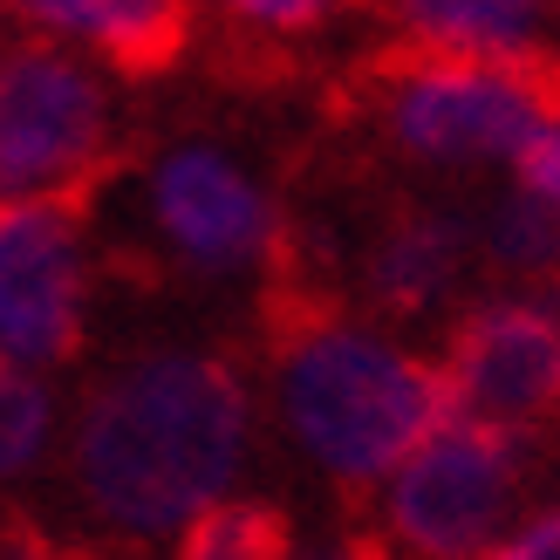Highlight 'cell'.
<instances>
[{"mask_svg": "<svg viewBox=\"0 0 560 560\" xmlns=\"http://www.w3.org/2000/svg\"><path fill=\"white\" fill-rule=\"evenodd\" d=\"M486 254L520 280H553L560 273V212L526 199V191L499 199L486 212Z\"/></svg>", "mask_w": 560, "mask_h": 560, "instance_id": "cell-12", "label": "cell"}, {"mask_svg": "<svg viewBox=\"0 0 560 560\" xmlns=\"http://www.w3.org/2000/svg\"><path fill=\"white\" fill-rule=\"evenodd\" d=\"M219 8L246 27H267V35H294V27H322L328 14L355 8V0H219Z\"/></svg>", "mask_w": 560, "mask_h": 560, "instance_id": "cell-14", "label": "cell"}, {"mask_svg": "<svg viewBox=\"0 0 560 560\" xmlns=\"http://www.w3.org/2000/svg\"><path fill=\"white\" fill-rule=\"evenodd\" d=\"M48 431H55L48 389L27 370H8V362H0V479H14V471L35 465L48 452Z\"/></svg>", "mask_w": 560, "mask_h": 560, "instance_id": "cell-13", "label": "cell"}, {"mask_svg": "<svg viewBox=\"0 0 560 560\" xmlns=\"http://www.w3.org/2000/svg\"><path fill=\"white\" fill-rule=\"evenodd\" d=\"M513 172H520V191L560 212V117H547L526 144L513 151Z\"/></svg>", "mask_w": 560, "mask_h": 560, "instance_id": "cell-15", "label": "cell"}, {"mask_svg": "<svg viewBox=\"0 0 560 560\" xmlns=\"http://www.w3.org/2000/svg\"><path fill=\"white\" fill-rule=\"evenodd\" d=\"M288 560H383V540H328V547H307Z\"/></svg>", "mask_w": 560, "mask_h": 560, "instance_id": "cell-17", "label": "cell"}, {"mask_svg": "<svg viewBox=\"0 0 560 560\" xmlns=\"http://www.w3.org/2000/svg\"><path fill=\"white\" fill-rule=\"evenodd\" d=\"M82 219L69 199L0 212V362L55 370L82 342Z\"/></svg>", "mask_w": 560, "mask_h": 560, "instance_id": "cell-6", "label": "cell"}, {"mask_svg": "<svg viewBox=\"0 0 560 560\" xmlns=\"http://www.w3.org/2000/svg\"><path fill=\"white\" fill-rule=\"evenodd\" d=\"M109 103L103 82L55 42H21L0 55V212L55 206L103 172Z\"/></svg>", "mask_w": 560, "mask_h": 560, "instance_id": "cell-4", "label": "cell"}, {"mask_svg": "<svg viewBox=\"0 0 560 560\" xmlns=\"http://www.w3.org/2000/svg\"><path fill=\"white\" fill-rule=\"evenodd\" d=\"M273 404L288 438L349 486L389 479L438 424L458 417L438 362L301 301L273 342Z\"/></svg>", "mask_w": 560, "mask_h": 560, "instance_id": "cell-2", "label": "cell"}, {"mask_svg": "<svg viewBox=\"0 0 560 560\" xmlns=\"http://www.w3.org/2000/svg\"><path fill=\"white\" fill-rule=\"evenodd\" d=\"M151 226L191 267H240L273 246V206L226 151L178 144L151 172Z\"/></svg>", "mask_w": 560, "mask_h": 560, "instance_id": "cell-8", "label": "cell"}, {"mask_svg": "<svg viewBox=\"0 0 560 560\" xmlns=\"http://www.w3.org/2000/svg\"><path fill=\"white\" fill-rule=\"evenodd\" d=\"M444 383L471 424L520 431L560 404V307L553 301H486L452 328Z\"/></svg>", "mask_w": 560, "mask_h": 560, "instance_id": "cell-7", "label": "cell"}, {"mask_svg": "<svg viewBox=\"0 0 560 560\" xmlns=\"http://www.w3.org/2000/svg\"><path fill=\"white\" fill-rule=\"evenodd\" d=\"M486 560H560V513H540V520H526L520 534H506Z\"/></svg>", "mask_w": 560, "mask_h": 560, "instance_id": "cell-16", "label": "cell"}, {"mask_svg": "<svg viewBox=\"0 0 560 560\" xmlns=\"http://www.w3.org/2000/svg\"><path fill=\"white\" fill-rule=\"evenodd\" d=\"M246 458V389L219 355H144L75 417V492L117 534H185Z\"/></svg>", "mask_w": 560, "mask_h": 560, "instance_id": "cell-1", "label": "cell"}, {"mask_svg": "<svg viewBox=\"0 0 560 560\" xmlns=\"http://www.w3.org/2000/svg\"><path fill=\"white\" fill-rule=\"evenodd\" d=\"M465 219L458 212H397L370 246V294L383 307H431L458 280Z\"/></svg>", "mask_w": 560, "mask_h": 560, "instance_id": "cell-9", "label": "cell"}, {"mask_svg": "<svg viewBox=\"0 0 560 560\" xmlns=\"http://www.w3.org/2000/svg\"><path fill=\"white\" fill-rule=\"evenodd\" d=\"M288 513L267 499H219L212 513H199L178 534L172 560H288Z\"/></svg>", "mask_w": 560, "mask_h": 560, "instance_id": "cell-11", "label": "cell"}, {"mask_svg": "<svg viewBox=\"0 0 560 560\" xmlns=\"http://www.w3.org/2000/svg\"><path fill=\"white\" fill-rule=\"evenodd\" d=\"M376 117L410 158L431 164L513 158L547 117H560V69L404 48L376 75Z\"/></svg>", "mask_w": 560, "mask_h": 560, "instance_id": "cell-3", "label": "cell"}, {"mask_svg": "<svg viewBox=\"0 0 560 560\" xmlns=\"http://www.w3.org/2000/svg\"><path fill=\"white\" fill-rule=\"evenodd\" d=\"M520 492L513 431L452 417L383 486V534L410 560H486Z\"/></svg>", "mask_w": 560, "mask_h": 560, "instance_id": "cell-5", "label": "cell"}, {"mask_svg": "<svg viewBox=\"0 0 560 560\" xmlns=\"http://www.w3.org/2000/svg\"><path fill=\"white\" fill-rule=\"evenodd\" d=\"M410 48L479 55V62H534L540 0H397Z\"/></svg>", "mask_w": 560, "mask_h": 560, "instance_id": "cell-10", "label": "cell"}]
</instances>
